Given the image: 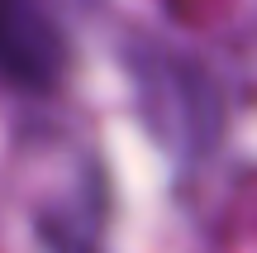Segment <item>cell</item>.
<instances>
[{
  "mask_svg": "<svg viewBox=\"0 0 257 253\" xmlns=\"http://www.w3.org/2000/svg\"><path fill=\"white\" fill-rule=\"evenodd\" d=\"M0 72L24 86H48L62 72L53 0H0Z\"/></svg>",
  "mask_w": 257,
  "mask_h": 253,
  "instance_id": "6da1fadb",
  "label": "cell"
}]
</instances>
